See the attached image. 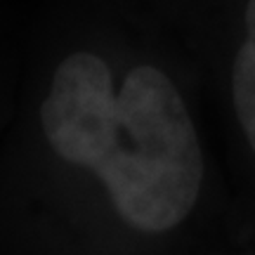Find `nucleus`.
<instances>
[{"label": "nucleus", "instance_id": "f257e3e1", "mask_svg": "<svg viewBox=\"0 0 255 255\" xmlns=\"http://www.w3.org/2000/svg\"><path fill=\"white\" fill-rule=\"evenodd\" d=\"M40 121L50 146L97 175L132 227L165 232L194 208L203 177L199 137L163 71L135 66L116 95L100 57L73 52L57 66Z\"/></svg>", "mask_w": 255, "mask_h": 255}, {"label": "nucleus", "instance_id": "f03ea898", "mask_svg": "<svg viewBox=\"0 0 255 255\" xmlns=\"http://www.w3.org/2000/svg\"><path fill=\"white\" fill-rule=\"evenodd\" d=\"M234 104L239 123L255 151V0H248L246 40L234 64Z\"/></svg>", "mask_w": 255, "mask_h": 255}]
</instances>
